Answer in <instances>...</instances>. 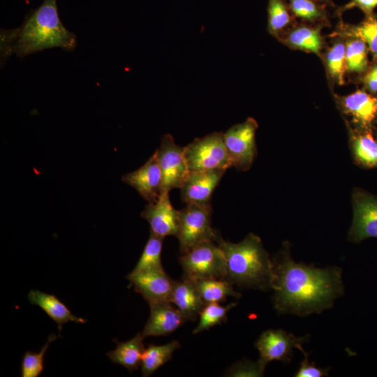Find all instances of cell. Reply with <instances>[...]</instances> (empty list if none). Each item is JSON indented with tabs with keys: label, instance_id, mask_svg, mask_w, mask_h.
Returning a JSON list of instances; mask_svg holds the SVG:
<instances>
[{
	"label": "cell",
	"instance_id": "1",
	"mask_svg": "<svg viewBox=\"0 0 377 377\" xmlns=\"http://www.w3.org/2000/svg\"><path fill=\"white\" fill-rule=\"evenodd\" d=\"M272 262V301L279 314H318L332 308L335 300L343 295L342 269L339 267L320 268L296 263L286 244Z\"/></svg>",
	"mask_w": 377,
	"mask_h": 377
},
{
	"label": "cell",
	"instance_id": "2",
	"mask_svg": "<svg viewBox=\"0 0 377 377\" xmlns=\"http://www.w3.org/2000/svg\"><path fill=\"white\" fill-rule=\"evenodd\" d=\"M1 59L12 54L22 59L45 49L61 47L73 51L77 45L75 35L68 31L59 17L57 0H44L16 29L1 30Z\"/></svg>",
	"mask_w": 377,
	"mask_h": 377
},
{
	"label": "cell",
	"instance_id": "3",
	"mask_svg": "<svg viewBox=\"0 0 377 377\" xmlns=\"http://www.w3.org/2000/svg\"><path fill=\"white\" fill-rule=\"evenodd\" d=\"M214 242L226 258V279L240 288L272 290L273 262L259 237L249 233L242 241L232 243L223 239L217 232Z\"/></svg>",
	"mask_w": 377,
	"mask_h": 377
},
{
	"label": "cell",
	"instance_id": "4",
	"mask_svg": "<svg viewBox=\"0 0 377 377\" xmlns=\"http://www.w3.org/2000/svg\"><path fill=\"white\" fill-rule=\"evenodd\" d=\"M183 276L194 280L226 279V258L223 250L213 240L198 244L179 258Z\"/></svg>",
	"mask_w": 377,
	"mask_h": 377
},
{
	"label": "cell",
	"instance_id": "5",
	"mask_svg": "<svg viewBox=\"0 0 377 377\" xmlns=\"http://www.w3.org/2000/svg\"><path fill=\"white\" fill-rule=\"evenodd\" d=\"M211 205L188 203L179 210V223L177 237L182 253L198 244L215 240L217 231L211 226Z\"/></svg>",
	"mask_w": 377,
	"mask_h": 377
},
{
	"label": "cell",
	"instance_id": "6",
	"mask_svg": "<svg viewBox=\"0 0 377 377\" xmlns=\"http://www.w3.org/2000/svg\"><path fill=\"white\" fill-rule=\"evenodd\" d=\"M190 171L225 170L232 167L223 141V133L214 132L195 138L184 147Z\"/></svg>",
	"mask_w": 377,
	"mask_h": 377
},
{
	"label": "cell",
	"instance_id": "7",
	"mask_svg": "<svg viewBox=\"0 0 377 377\" xmlns=\"http://www.w3.org/2000/svg\"><path fill=\"white\" fill-rule=\"evenodd\" d=\"M257 121L248 117L223 133V141L232 167L247 170L256 155V133Z\"/></svg>",
	"mask_w": 377,
	"mask_h": 377
},
{
	"label": "cell",
	"instance_id": "8",
	"mask_svg": "<svg viewBox=\"0 0 377 377\" xmlns=\"http://www.w3.org/2000/svg\"><path fill=\"white\" fill-rule=\"evenodd\" d=\"M163 178V192L180 188L190 173L184 147L177 145L170 134L162 137L156 150Z\"/></svg>",
	"mask_w": 377,
	"mask_h": 377
},
{
	"label": "cell",
	"instance_id": "9",
	"mask_svg": "<svg viewBox=\"0 0 377 377\" xmlns=\"http://www.w3.org/2000/svg\"><path fill=\"white\" fill-rule=\"evenodd\" d=\"M308 340L309 335L296 337L281 329L264 331L255 344L259 351L258 361L265 366L274 360L288 364L293 357V348Z\"/></svg>",
	"mask_w": 377,
	"mask_h": 377
},
{
	"label": "cell",
	"instance_id": "10",
	"mask_svg": "<svg viewBox=\"0 0 377 377\" xmlns=\"http://www.w3.org/2000/svg\"><path fill=\"white\" fill-rule=\"evenodd\" d=\"M126 278L130 281L129 286L140 294L149 306L171 303L174 280L170 278L164 269L130 272Z\"/></svg>",
	"mask_w": 377,
	"mask_h": 377
},
{
	"label": "cell",
	"instance_id": "11",
	"mask_svg": "<svg viewBox=\"0 0 377 377\" xmlns=\"http://www.w3.org/2000/svg\"><path fill=\"white\" fill-rule=\"evenodd\" d=\"M353 219L348 239L357 243L377 238V196L357 190L353 194Z\"/></svg>",
	"mask_w": 377,
	"mask_h": 377
},
{
	"label": "cell",
	"instance_id": "12",
	"mask_svg": "<svg viewBox=\"0 0 377 377\" xmlns=\"http://www.w3.org/2000/svg\"><path fill=\"white\" fill-rule=\"evenodd\" d=\"M141 216L149 223L150 231L165 237L177 236L179 223V210L175 209L170 200L169 192H163L154 202H149Z\"/></svg>",
	"mask_w": 377,
	"mask_h": 377
},
{
	"label": "cell",
	"instance_id": "13",
	"mask_svg": "<svg viewBox=\"0 0 377 377\" xmlns=\"http://www.w3.org/2000/svg\"><path fill=\"white\" fill-rule=\"evenodd\" d=\"M122 181L134 188L148 202L155 201L163 193V178L156 152L138 170L125 174Z\"/></svg>",
	"mask_w": 377,
	"mask_h": 377
},
{
	"label": "cell",
	"instance_id": "14",
	"mask_svg": "<svg viewBox=\"0 0 377 377\" xmlns=\"http://www.w3.org/2000/svg\"><path fill=\"white\" fill-rule=\"evenodd\" d=\"M226 171L225 170L190 171L180 188L182 200L186 204L211 205L212 193Z\"/></svg>",
	"mask_w": 377,
	"mask_h": 377
},
{
	"label": "cell",
	"instance_id": "15",
	"mask_svg": "<svg viewBox=\"0 0 377 377\" xmlns=\"http://www.w3.org/2000/svg\"><path fill=\"white\" fill-rule=\"evenodd\" d=\"M340 110L352 117L357 127L369 128L377 117V96L357 89L346 96H335Z\"/></svg>",
	"mask_w": 377,
	"mask_h": 377
},
{
	"label": "cell",
	"instance_id": "16",
	"mask_svg": "<svg viewBox=\"0 0 377 377\" xmlns=\"http://www.w3.org/2000/svg\"><path fill=\"white\" fill-rule=\"evenodd\" d=\"M321 25L295 23L287 29L278 40L289 48L313 53L322 57L325 47Z\"/></svg>",
	"mask_w": 377,
	"mask_h": 377
},
{
	"label": "cell",
	"instance_id": "17",
	"mask_svg": "<svg viewBox=\"0 0 377 377\" xmlns=\"http://www.w3.org/2000/svg\"><path fill=\"white\" fill-rule=\"evenodd\" d=\"M171 303L187 320H195L205 305L194 279L183 276L174 281Z\"/></svg>",
	"mask_w": 377,
	"mask_h": 377
},
{
	"label": "cell",
	"instance_id": "18",
	"mask_svg": "<svg viewBox=\"0 0 377 377\" xmlns=\"http://www.w3.org/2000/svg\"><path fill=\"white\" fill-rule=\"evenodd\" d=\"M186 320L171 303H161L150 306V314L142 334L158 337L169 334L179 327Z\"/></svg>",
	"mask_w": 377,
	"mask_h": 377
},
{
	"label": "cell",
	"instance_id": "19",
	"mask_svg": "<svg viewBox=\"0 0 377 377\" xmlns=\"http://www.w3.org/2000/svg\"><path fill=\"white\" fill-rule=\"evenodd\" d=\"M27 298L31 304L39 306L57 324L59 332L62 329L63 324L68 322L87 323L84 318L73 315L68 308L53 294L38 290H31Z\"/></svg>",
	"mask_w": 377,
	"mask_h": 377
},
{
	"label": "cell",
	"instance_id": "20",
	"mask_svg": "<svg viewBox=\"0 0 377 377\" xmlns=\"http://www.w3.org/2000/svg\"><path fill=\"white\" fill-rule=\"evenodd\" d=\"M349 141L352 155L357 164L365 168L377 167V140L369 128L349 125Z\"/></svg>",
	"mask_w": 377,
	"mask_h": 377
},
{
	"label": "cell",
	"instance_id": "21",
	"mask_svg": "<svg viewBox=\"0 0 377 377\" xmlns=\"http://www.w3.org/2000/svg\"><path fill=\"white\" fill-rule=\"evenodd\" d=\"M144 339L142 333L139 332L126 342L116 340V349L107 353L106 355L112 362L121 364L132 372L141 367L142 357L145 349Z\"/></svg>",
	"mask_w": 377,
	"mask_h": 377
},
{
	"label": "cell",
	"instance_id": "22",
	"mask_svg": "<svg viewBox=\"0 0 377 377\" xmlns=\"http://www.w3.org/2000/svg\"><path fill=\"white\" fill-rule=\"evenodd\" d=\"M338 36L323 52L322 58L330 81L339 85L345 83V75L347 72L346 62V45L344 37Z\"/></svg>",
	"mask_w": 377,
	"mask_h": 377
},
{
	"label": "cell",
	"instance_id": "23",
	"mask_svg": "<svg viewBox=\"0 0 377 377\" xmlns=\"http://www.w3.org/2000/svg\"><path fill=\"white\" fill-rule=\"evenodd\" d=\"M337 34L343 36H353L362 39L367 45L369 52L377 58V15H367L357 24H348L341 22Z\"/></svg>",
	"mask_w": 377,
	"mask_h": 377
},
{
	"label": "cell",
	"instance_id": "24",
	"mask_svg": "<svg viewBox=\"0 0 377 377\" xmlns=\"http://www.w3.org/2000/svg\"><path fill=\"white\" fill-rule=\"evenodd\" d=\"M291 13L302 22L323 27L330 24L327 7L313 0H286Z\"/></svg>",
	"mask_w": 377,
	"mask_h": 377
},
{
	"label": "cell",
	"instance_id": "25",
	"mask_svg": "<svg viewBox=\"0 0 377 377\" xmlns=\"http://www.w3.org/2000/svg\"><path fill=\"white\" fill-rule=\"evenodd\" d=\"M180 347L177 340L164 345H149L145 349L142 357V376L147 377L152 375L162 365L168 362L172 358L174 352Z\"/></svg>",
	"mask_w": 377,
	"mask_h": 377
},
{
	"label": "cell",
	"instance_id": "26",
	"mask_svg": "<svg viewBox=\"0 0 377 377\" xmlns=\"http://www.w3.org/2000/svg\"><path fill=\"white\" fill-rule=\"evenodd\" d=\"M286 0H268L267 31L277 39L296 23Z\"/></svg>",
	"mask_w": 377,
	"mask_h": 377
},
{
	"label": "cell",
	"instance_id": "27",
	"mask_svg": "<svg viewBox=\"0 0 377 377\" xmlns=\"http://www.w3.org/2000/svg\"><path fill=\"white\" fill-rule=\"evenodd\" d=\"M205 304L224 302L229 296L235 298L242 294L233 288V284L226 279L195 280Z\"/></svg>",
	"mask_w": 377,
	"mask_h": 377
},
{
	"label": "cell",
	"instance_id": "28",
	"mask_svg": "<svg viewBox=\"0 0 377 377\" xmlns=\"http://www.w3.org/2000/svg\"><path fill=\"white\" fill-rule=\"evenodd\" d=\"M343 37L346 45L347 72L358 74L366 73L368 68V52L369 51L367 45L358 38Z\"/></svg>",
	"mask_w": 377,
	"mask_h": 377
},
{
	"label": "cell",
	"instance_id": "29",
	"mask_svg": "<svg viewBox=\"0 0 377 377\" xmlns=\"http://www.w3.org/2000/svg\"><path fill=\"white\" fill-rule=\"evenodd\" d=\"M163 237L150 231L149 239L145 244L140 258L132 273L149 269H163L161 252Z\"/></svg>",
	"mask_w": 377,
	"mask_h": 377
},
{
	"label": "cell",
	"instance_id": "30",
	"mask_svg": "<svg viewBox=\"0 0 377 377\" xmlns=\"http://www.w3.org/2000/svg\"><path fill=\"white\" fill-rule=\"evenodd\" d=\"M236 305L235 303H230L226 306H221L219 303L205 304L200 313V320L197 327L193 330V334H198L226 322L228 312Z\"/></svg>",
	"mask_w": 377,
	"mask_h": 377
},
{
	"label": "cell",
	"instance_id": "31",
	"mask_svg": "<svg viewBox=\"0 0 377 377\" xmlns=\"http://www.w3.org/2000/svg\"><path fill=\"white\" fill-rule=\"evenodd\" d=\"M55 334H50L40 350L37 353L27 351L22 357L21 375L22 377H38L44 369V356L51 342L56 340Z\"/></svg>",
	"mask_w": 377,
	"mask_h": 377
},
{
	"label": "cell",
	"instance_id": "32",
	"mask_svg": "<svg viewBox=\"0 0 377 377\" xmlns=\"http://www.w3.org/2000/svg\"><path fill=\"white\" fill-rule=\"evenodd\" d=\"M266 366L258 360L256 362L242 360L232 364L226 372L227 376L232 377H260L264 375Z\"/></svg>",
	"mask_w": 377,
	"mask_h": 377
},
{
	"label": "cell",
	"instance_id": "33",
	"mask_svg": "<svg viewBox=\"0 0 377 377\" xmlns=\"http://www.w3.org/2000/svg\"><path fill=\"white\" fill-rule=\"evenodd\" d=\"M297 348L301 350L304 356V360L300 362V366L295 374L296 377H322L327 376L329 369L318 367L314 363L309 361V353L302 348V345Z\"/></svg>",
	"mask_w": 377,
	"mask_h": 377
},
{
	"label": "cell",
	"instance_id": "34",
	"mask_svg": "<svg viewBox=\"0 0 377 377\" xmlns=\"http://www.w3.org/2000/svg\"><path fill=\"white\" fill-rule=\"evenodd\" d=\"M377 7V0H350L346 4L337 9V15H340L343 12L357 8L361 10L365 16L372 15L374 9Z\"/></svg>",
	"mask_w": 377,
	"mask_h": 377
},
{
	"label": "cell",
	"instance_id": "35",
	"mask_svg": "<svg viewBox=\"0 0 377 377\" xmlns=\"http://www.w3.org/2000/svg\"><path fill=\"white\" fill-rule=\"evenodd\" d=\"M362 80L367 90L371 94L377 93V64L367 71Z\"/></svg>",
	"mask_w": 377,
	"mask_h": 377
},
{
	"label": "cell",
	"instance_id": "36",
	"mask_svg": "<svg viewBox=\"0 0 377 377\" xmlns=\"http://www.w3.org/2000/svg\"><path fill=\"white\" fill-rule=\"evenodd\" d=\"M320 4H323L327 7H334V3L333 2V0H313Z\"/></svg>",
	"mask_w": 377,
	"mask_h": 377
},
{
	"label": "cell",
	"instance_id": "37",
	"mask_svg": "<svg viewBox=\"0 0 377 377\" xmlns=\"http://www.w3.org/2000/svg\"><path fill=\"white\" fill-rule=\"evenodd\" d=\"M376 122H377V121H376Z\"/></svg>",
	"mask_w": 377,
	"mask_h": 377
}]
</instances>
